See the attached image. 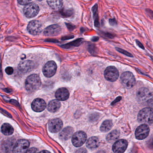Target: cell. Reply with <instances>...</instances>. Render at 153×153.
I'll return each instance as SVG.
<instances>
[{"mask_svg":"<svg viewBox=\"0 0 153 153\" xmlns=\"http://www.w3.org/2000/svg\"><path fill=\"white\" fill-rule=\"evenodd\" d=\"M137 44V45L140 48H142V49H144V47L143 45V44L140 42V41L137 40L136 41Z\"/></svg>","mask_w":153,"mask_h":153,"instance_id":"836d02e7","label":"cell"},{"mask_svg":"<svg viewBox=\"0 0 153 153\" xmlns=\"http://www.w3.org/2000/svg\"><path fill=\"white\" fill-rule=\"evenodd\" d=\"M104 76L107 81L115 82L119 76V72L116 67L110 66L107 67L104 72Z\"/></svg>","mask_w":153,"mask_h":153,"instance_id":"52a82bcc","label":"cell"},{"mask_svg":"<svg viewBox=\"0 0 153 153\" xmlns=\"http://www.w3.org/2000/svg\"><path fill=\"white\" fill-rule=\"evenodd\" d=\"M29 146L28 141L24 139L19 140L14 145L13 153H26Z\"/></svg>","mask_w":153,"mask_h":153,"instance_id":"30bf717a","label":"cell"},{"mask_svg":"<svg viewBox=\"0 0 153 153\" xmlns=\"http://www.w3.org/2000/svg\"><path fill=\"white\" fill-rule=\"evenodd\" d=\"M147 102V104L150 107L153 108V96H152Z\"/></svg>","mask_w":153,"mask_h":153,"instance_id":"f546056e","label":"cell"},{"mask_svg":"<svg viewBox=\"0 0 153 153\" xmlns=\"http://www.w3.org/2000/svg\"><path fill=\"white\" fill-rule=\"evenodd\" d=\"M87 135L83 131H78L75 133L72 137V143L75 147L82 146L86 142Z\"/></svg>","mask_w":153,"mask_h":153,"instance_id":"ba28073f","label":"cell"},{"mask_svg":"<svg viewBox=\"0 0 153 153\" xmlns=\"http://www.w3.org/2000/svg\"><path fill=\"white\" fill-rule=\"evenodd\" d=\"M137 120L140 123L151 124L153 123V109L146 108L141 110L137 116Z\"/></svg>","mask_w":153,"mask_h":153,"instance_id":"7a4b0ae2","label":"cell"},{"mask_svg":"<svg viewBox=\"0 0 153 153\" xmlns=\"http://www.w3.org/2000/svg\"><path fill=\"white\" fill-rule=\"evenodd\" d=\"M109 23L111 26H115L116 24V21L115 19H110L109 20Z\"/></svg>","mask_w":153,"mask_h":153,"instance_id":"1f68e13d","label":"cell"},{"mask_svg":"<svg viewBox=\"0 0 153 153\" xmlns=\"http://www.w3.org/2000/svg\"><path fill=\"white\" fill-rule=\"evenodd\" d=\"M31 0H18V2L22 5H27L30 3Z\"/></svg>","mask_w":153,"mask_h":153,"instance_id":"484cf974","label":"cell"},{"mask_svg":"<svg viewBox=\"0 0 153 153\" xmlns=\"http://www.w3.org/2000/svg\"><path fill=\"white\" fill-rule=\"evenodd\" d=\"M37 1H42V0H37Z\"/></svg>","mask_w":153,"mask_h":153,"instance_id":"8d00e7d4","label":"cell"},{"mask_svg":"<svg viewBox=\"0 0 153 153\" xmlns=\"http://www.w3.org/2000/svg\"><path fill=\"white\" fill-rule=\"evenodd\" d=\"M62 29L57 25H53L49 26L44 30V34L47 36H55L61 33Z\"/></svg>","mask_w":153,"mask_h":153,"instance_id":"4fadbf2b","label":"cell"},{"mask_svg":"<svg viewBox=\"0 0 153 153\" xmlns=\"http://www.w3.org/2000/svg\"><path fill=\"white\" fill-rule=\"evenodd\" d=\"M99 138L96 137H93L88 139L86 143V146L89 149H94L99 147Z\"/></svg>","mask_w":153,"mask_h":153,"instance_id":"ffe728a7","label":"cell"},{"mask_svg":"<svg viewBox=\"0 0 153 153\" xmlns=\"http://www.w3.org/2000/svg\"><path fill=\"white\" fill-rule=\"evenodd\" d=\"M39 10V7L37 4L30 3L25 5L23 9V12L27 18H32L37 15Z\"/></svg>","mask_w":153,"mask_h":153,"instance_id":"3957f363","label":"cell"},{"mask_svg":"<svg viewBox=\"0 0 153 153\" xmlns=\"http://www.w3.org/2000/svg\"><path fill=\"white\" fill-rule=\"evenodd\" d=\"M137 96L138 100L143 102L148 101V100L152 97V94L149 89L143 87L137 91Z\"/></svg>","mask_w":153,"mask_h":153,"instance_id":"5bb4252c","label":"cell"},{"mask_svg":"<svg viewBox=\"0 0 153 153\" xmlns=\"http://www.w3.org/2000/svg\"><path fill=\"white\" fill-rule=\"evenodd\" d=\"M116 50L118 52H119V53H121L123 54H124L125 55L127 56H128V57H133V56L132 55V54H131L130 53H128L127 51L124 50V49L119 48H116Z\"/></svg>","mask_w":153,"mask_h":153,"instance_id":"d4e9b609","label":"cell"},{"mask_svg":"<svg viewBox=\"0 0 153 153\" xmlns=\"http://www.w3.org/2000/svg\"><path fill=\"white\" fill-rule=\"evenodd\" d=\"M49 5L54 10H58L63 6V0H47Z\"/></svg>","mask_w":153,"mask_h":153,"instance_id":"7402d4cb","label":"cell"},{"mask_svg":"<svg viewBox=\"0 0 153 153\" xmlns=\"http://www.w3.org/2000/svg\"><path fill=\"white\" fill-rule=\"evenodd\" d=\"M41 84L40 76L37 74H31L27 77L25 81V88L28 91L33 92L38 90Z\"/></svg>","mask_w":153,"mask_h":153,"instance_id":"6da1fadb","label":"cell"},{"mask_svg":"<svg viewBox=\"0 0 153 153\" xmlns=\"http://www.w3.org/2000/svg\"><path fill=\"white\" fill-rule=\"evenodd\" d=\"M121 97H118L114 101H113V102L111 103V105H114L115 103H116V102H118L120 100H121Z\"/></svg>","mask_w":153,"mask_h":153,"instance_id":"d6a6232c","label":"cell"},{"mask_svg":"<svg viewBox=\"0 0 153 153\" xmlns=\"http://www.w3.org/2000/svg\"><path fill=\"white\" fill-rule=\"evenodd\" d=\"M97 153H105L104 152H103V151H100V152H98Z\"/></svg>","mask_w":153,"mask_h":153,"instance_id":"d590c367","label":"cell"},{"mask_svg":"<svg viewBox=\"0 0 153 153\" xmlns=\"http://www.w3.org/2000/svg\"><path fill=\"white\" fill-rule=\"evenodd\" d=\"M5 72L8 75H11L13 73V70L12 67H8L5 69Z\"/></svg>","mask_w":153,"mask_h":153,"instance_id":"4316f807","label":"cell"},{"mask_svg":"<svg viewBox=\"0 0 153 153\" xmlns=\"http://www.w3.org/2000/svg\"><path fill=\"white\" fill-rule=\"evenodd\" d=\"M46 103L42 99L37 98L32 102L31 108L36 112H41L46 109Z\"/></svg>","mask_w":153,"mask_h":153,"instance_id":"9a60e30c","label":"cell"},{"mask_svg":"<svg viewBox=\"0 0 153 153\" xmlns=\"http://www.w3.org/2000/svg\"><path fill=\"white\" fill-rule=\"evenodd\" d=\"M1 131L5 135H10L13 133V128L10 124L4 123L1 127Z\"/></svg>","mask_w":153,"mask_h":153,"instance_id":"603a6c76","label":"cell"},{"mask_svg":"<svg viewBox=\"0 0 153 153\" xmlns=\"http://www.w3.org/2000/svg\"><path fill=\"white\" fill-rule=\"evenodd\" d=\"M150 133V128L148 125L143 124L137 128L135 135L138 140H143L148 136Z\"/></svg>","mask_w":153,"mask_h":153,"instance_id":"9c48e42d","label":"cell"},{"mask_svg":"<svg viewBox=\"0 0 153 153\" xmlns=\"http://www.w3.org/2000/svg\"><path fill=\"white\" fill-rule=\"evenodd\" d=\"M39 153H50L48 151H43L42 152H40Z\"/></svg>","mask_w":153,"mask_h":153,"instance_id":"e575fe53","label":"cell"},{"mask_svg":"<svg viewBox=\"0 0 153 153\" xmlns=\"http://www.w3.org/2000/svg\"><path fill=\"white\" fill-rule=\"evenodd\" d=\"M147 145L150 149H153V138H151L147 141Z\"/></svg>","mask_w":153,"mask_h":153,"instance_id":"83f0119b","label":"cell"},{"mask_svg":"<svg viewBox=\"0 0 153 153\" xmlns=\"http://www.w3.org/2000/svg\"><path fill=\"white\" fill-rule=\"evenodd\" d=\"M69 97V92L66 88H59L56 92L55 97L58 100H66Z\"/></svg>","mask_w":153,"mask_h":153,"instance_id":"e0dca14e","label":"cell"},{"mask_svg":"<svg viewBox=\"0 0 153 153\" xmlns=\"http://www.w3.org/2000/svg\"><path fill=\"white\" fill-rule=\"evenodd\" d=\"M128 142L125 139L118 140L114 143L112 150L114 153H124L128 147Z\"/></svg>","mask_w":153,"mask_h":153,"instance_id":"7c38bea8","label":"cell"},{"mask_svg":"<svg viewBox=\"0 0 153 153\" xmlns=\"http://www.w3.org/2000/svg\"><path fill=\"white\" fill-rule=\"evenodd\" d=\"M57 66L54 61L47 62L43 68V73L46 77H51L54 76L56 72Z\"/></svg>","mask_w":153,"mask_h":153,"instance_id":"8992f818","label":"cell"},{"mask_svg":"<svg viewBox=\"0 0 153 153\" xmlns=\"http://www.w3.org/2000/svg\"><path fill=\"white\" fill-rule=\"evenodd\" d=\"M63 127V121L59 119H54L51 120L49 122V129L51 133H56L59 132Z\"/></svg>","mask_w":153,"mask_h":153,"instance_id":"8fae6325","label":"cell"},{"mask_svg":"<svg viewBox=\"0 0 153 153\" xmlns=\"http://www.w3.org/2000/svg\"><path fill=\"white\" fill-rule=\"evenodd\" d=\"M34 64L33 62L29 60H26L21 62L19 65V70L23 73L30 71L34 68Z\"/></svg>","mask_w":153,"mask_h":153,"instance_id":"2e32d148","label":"cell"},{"mask_svg":"<svg viewBox=\"0 0 153 153\" xmlns=\"http://www.w3.org/2000/svg\"><path fill=\"white\" fill-rule=\"evenodd\" d=\"M75 153H87V151L84 148H80L75 152Z\"/></svg>","mask_w":153,"mask_h":153,"instance_id":"4dcf8cb0","label":"cell"},{"mask_svg":"<svg viewBox=\"0 0 153 153\" xmlns=\"http://www.w3.org/2000/svg\"><path fill=\"white\" fill-rule=\"evenodd\" d=\"M26 153H39L38 150L36 148H31L28 150Z\"/></svg>","mask_w":153,"mask_h":153,"instance_id":"f1b7e54d","label":"cell"},{"mask_svg":"<svg viewBox=\"0 0 153 153\" xmlns=\"http://www.w3.org/2000/svg\"><path fill=\"white\" fill-rule=\"evenodd\" d=\"M61 106V103L58 100H53L49 102L47 109L50 112H55L59 109Z\"/></svg>","mask_w":153,"mask_h":153,"instance_id":"d6986e66","label":"cell"},{"mask_svg":"<svg viewBox=\"0 0 153 153\" xmlns=\"http://www.w3.org/2000/svg\"><path fill=\"white\" fill-rule=\"evenodd\" d=\"M119 135H120V133L119 131L117 130H113L107 135L106 139L109 143H112L116 142L117 140L119 137Z\"/></svg>","mask_w":153,"mask_h":153,"instance_id":"44dd1931","label":"cell"},{"mask_svg":"<svg viewBox=\"0 0 153 153\" xmlns=\"http://www.w3.org/2000/svg\"><path fill=\"white\" fill-rule=\"evenodd\" d=\"M73 132L74 129L72 128L67 127L61 131L59 135V138L62 141H66L72 137Z\"/></svg>","mask_w":153,"mask_h":153,"instance_id":"ac0fdd59","label":"cell"},{"mask_svg":"<svg viewBox=\"0 0 153 153\" xmlns=\"http://www.w3.org/2000/svg\"><path fill=\"white\" fill-rule=\"evenodd\" d=\"M113 126V123L111 120H105L102 124L100 127V130L102 132L106 133L111 129Z\"/></svg>","mask_w":153,"mask_h":153,"instance_id":"cb8c5ba5","label":"cell"},{"mask_svg":"<svg viewBox=\"0 0 153 153\" xmlns=\"http://www.w3.org/2000/svg\"><path fill=\"white\" fill-rule=\"evenodd\" d=\"M27 29L30 34L33 36H37L42 32L43 26L39 21L32 20L28 23Z\"/></svg>","mask_w":153,"mask_h":153,"instance_id":"5b68a950","label":"cell"},{"mask_svg":"<svg viewBox=\"0 0 153 153\" xmlns=\"http://www.w3.org/2000/svg\"><path fill=\"white\" fill-rule=\"evenodd\" d=\"M120 79L122 84L126 88H132L135 84V76L130 72H125L122 74Z\"/></svg>","mask_w":153,"mask_h":153,"instance_id":"277c9868","label":"cell"}]
</instances>
